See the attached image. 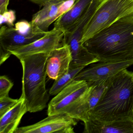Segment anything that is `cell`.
Instances as JSON below:
<instances>
[{"label": "cell", "mask_w": 133, "mask_h": 133, "mask_svg": "<svg viewBox=\"0 0 133 133\" xmlns=\"http://www.w3.org/2000/svg\"><path fill=\"white\" fill-rule=\"evenodd\" d=\"M46 32L33 27L30 32L24 34L14 27L2 25L0 29V49L10 52L39 39Z\"/></svg>", "instance_id": "cell-10"}, {"label": "cell", "mask_w": 133, "mask_h": 133, "mask_svg": "<svg viewBox=\"0 0 133 133\" xmlns=\"http://www.w3.org/2000/svg\"><path fill=\"white\" fill-rule=\"evenodd\" d=\"M50 54L17 57L23 69L22 94L30 112L45 108L49 99L46 88V61Z\"/></svg>", "instance_id": "cell-3"}, {"label": "cell", "mask_w": 133, "mask_h": 133, "mask_svg": "<svg viewBox=\"0 0 133 133\" xmlns=\"http://www.w3.org/2000/svg\"><path fill=\"white\" fill-rule=\"evenodd\" d=\"M133 65V59L119 61L98 62L80 71L74 80L84 81L89 85L101 84Z\"/></svg>", "instance_id": "cell-7"}, {"label": "cell", "mask_w": 133, "mask_h": 133, "mask_svg": "<svg viewBox=\"0 0 133 133\" xmlns=\"http://www.w3.org/2000/svg\"><path fill=\"white\" fill-rule=\"evenodd\" d=\"M10 0H0V14H3L8 10Z\"/></svg>", "instance_id": "cell-22"}, {"label": "cell", "mask_w": 133, "mask_h": 133, "mask_svg": "<svg viewBox=\"0 0 133 133\" xmlns=\"http://www.w3.org/2000/svg\"><path fill=\"white\" fill-rule=\"evenodd\" d=\"M89 87L85 81L74 80L50 102L48 116L64 114L78 120L80 107Z\"/></svg>", "instance_id": "cell-6"}, {"label": "cell", "mask_w": 133, "mask_h": 133, "mask_svg": "<svg viewBox=\"0 0 133 133\" xmlns=\"http://www.w3.org/2000/svg\"><path fill=\"white\" fill-rule=\"evenodd\" d=\"M19 101L6 96L0 98V117H2L11 108H13Z\"/></svg>", "instance_id": "cell-17"}, {"label": "cell", "mask_w": 133, "mask_h": 133, "mask_svg": "<svg viewBox=\"0 0 133 133\" xmlns=\"http://www.w3.org/2000/svg\"><path fill=\"white\" fill-rule=\"evenodd\" d=\"M85 67H81L76 68H69L68 72L54 81L50 90V95H56L65 87L71 83L78 74Z\"/></svg>", "instance_id": "cell-16"}, {"label": "cell", "mask_w": 133, "mask_h": 133, "mask_svg": "<svg viewBox=\"0 0 133 133\" xmlns=\"http://www.w3.org/2000/svg\"><path fill=\"white\" fill-rule=\"evenodd\" d=\"M83 45L99 62L133 59V13L101 30Z\"/></svg>", "instance_id": "cell-1"}, {"label": "cell", "mask_w": 133, "mask_h": 133, "mask_svg": "<svg viewBox=\"0 0 133 133\" xmlns=\"http://www.w3.org/2000/svg\"><path fill=\"white\" fill-rule=\"evenodd\" d=\"M132 13L133 0H102L85 28L82 44L101 30Z\"/></svg>", "instance_id": "cell-5"}, {"label": "cell", "mask_w": 133, "mask_h": 133, "mask_svg": "<svg viewBox=\"0 0 133 133\" xmlns=\"http://www.w3.org/2000/svg\"><path fill=\"white\" fill-rule=\"evenodd\" d=\"M14 83L6 76L0 77V98L9 96V93Z\"/></svg>", "instance_id": "cell-18"}, {"label": "cell", "mask_w": 133, "mask_h": 133, "mask_svg": "<svg viewBox=\"0 0 133 133\" xmlns=\"http://www.w3.org/2000/svg\"><path fill=\"white\" fill-rule=\"evenodd\" d=\"M64 32L54 28L46 32L39 39L28 45L10 51L12 55L18 57L40 54H49L55 49L64 45Z\"/></svg>", "instance_id": "cell-9"}, {"label": "cell", "mask_w": 133, "mask_h": 133, "mask_svg": "<svg viewBox=\"0 0 133 133\" xmlns=\"http://www.w3.org/2000/svg\"><path fill=\"white\" fill-rule=\"evenodd\" d=\"M76 119L64 114L49 115L38 123L18 127L14 133H74Z\"/></svg>", "instance_id": "cell-8"}, {"label": "cell", "mask_w": 133, "mask_h": 133, "mask_svg": "<svg viewBox=\"0 0 133 133\" xmlns=\"http://www.w3.org/2000/svg\"><path fill=\"white\" fill-rule=\"evenodd\" d=\"M102 0H93L84 14L64 32V43L69 47L71 60L70 68L85 67L99 62L98 59L90 52L82 42L85 28Z\"/></svg>", "instance_id": "cell-4"}, {"label": "cell", "mask_w": 133, "mask_h": 133, "mask_svg": "<svg viewBox=\"0 0 133 133\" xmlns=\"http://www.w3.org/2000/svg\"><path fill=\"white\" fill-rule=\"evenodd\" d=\"M29 1L35 4L39 5L40 6L43 7L50 2L55 1H58V0H29ZM64 1H68V0H64Z\"/></svg>", "instance_id": "cell-23"}, {"label": "cell", "mask_w": 133, "mask_h": 133, "mask_svg": "<svg viewBox=\"0 0 133 133\" xmlns=\"http://www.w3.org/2000/svg\"><path fill=\"white\" fill-rule=\"evenodd\" d=\"M84 123V133H133L131 120L102 121L89 118Z\"/></svg>", "instance_id": "cell-13"}, {"label": "cell", "mask_w": 133, "mask_h": 133, "mask_svg": "<svg viewBox=\"0 0 133 133\" xmlns=\"http://www.w3.org/2000/svg\"><path fill=\"white\" fill-rule=\"evenodd\" d=\"M12 55L9 51L0 49V64L2 65Z\"/></svg>", "instance_id": "cell-21"}, {"label": "cell", "mask_w": 133, "mask_h": 133, "mask_svg": "<svg viewBox=\"0 0 133 133\" xmlns=\"http://www.w3.org/2000/svg\"><path fill=\"white\" fill-rule=\"evenodd\" d=\"M15 28L18 31L24 34L30 32L33 29L31 22L25 20L18 22L15 24Z\"/></svg>", "instance_id": "cell-20"}, {"label": "cell", "mask_w": 133, "mask_h": 133, "mask_svg": "<svg viewBox=\"0 0 133 133\" xmlns=\"http://www.w3.org/2000/svg\"><path fill=\"white\" fill-rule=\"evenodd\" d=\"M71 60L69 47L64 44L50 54L46 61V73L50 79L56 81L68 72Z\"/></svg>", "instance_id": "cell-12"}, {"label": "cell", "mask_w": 133, "mask_h": 133, "mask_svg": "<svg viewBox=\"0 0 133 133\" xmlns=\"http://www.w3.org/2000/svg\"><path fill=\"white\" fill-rule=\"evenodd\" d=\"M93 0H75L70 8L54 23V28L65 32L83 15Z\"/></svg>", "instance_id": "cell-15"}, {"label": "cell", "mask_w": 133, "mask_h": 133, "mask_svg": "<svg viewBox=\"0 0 133 133\" xmlns=\"http://www.w3.org/2000/svg\"><path fill=\"white\" fill-rule=\"evenodd\" d=\"M0 24L1 26L6 24L9 27H14L15 22L16 21V13L13 10H7L3 14H1Z\"/></svg>", "instance_id": "cell-19"}, {"label": "cell", "mask_w": 133, "mask_h": 133, "mask_svg": "<svg viewBox=\"0 0 133 133\" xmlns=\"http://www.w3.org/2000/svg\"><path fill=\"white\" fill-rule=\"evenodd\" d=\"M27 112L28 108L22 95L18 102L0 117V133H14L22 118Z\"/></svg>", "instance_id": "cell-14"}, {"label": "cell", "mask_w": 133, "mask_h": 133, "mask_svg": "<svg viewBox=\"0 0 133 133\" xmlns=\"http://www.w3.org/2000/svg\"><path fill=\"white\" fill-rule=\"evenodd\" d=\"M89 118L102 121L133 120V72L124 69L109 80L86 120Z\"/></svg>", "instance_id": "cell-2"}, {"label": "cell", "mask_w": 133, "mask_h": 133, "mask_svg": "<svg viewBox=\"0 0 133 133\" xmlns=\"http://www.w3.org/2000/svg\"><path fill=\"white\" fill-rule=\"evenodd\" d=\"M75 0H58L48 3L33 15L31 23L33 27L48 31L49 26L70 9Z\"/></svg>", "instance_id": "cell-11"}]
</instances>
